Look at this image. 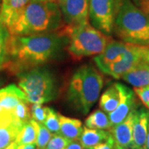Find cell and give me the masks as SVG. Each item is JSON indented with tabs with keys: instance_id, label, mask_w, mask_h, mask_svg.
Segmentation results:
<instances>
[{
	"instance_id": "6da1fadb",
	"label": "cell",
	"mask_w": 149,
	"mask_h": 149,
	"mask_svg": "<svg viewBox=\"0 0 149 149\" xmlns=\"http://www.w3.org/2000/svg\"><path fill=\"white\" fill-rule=\"evenodd\" d=\"M65 37L61 30L28 36L10 35L4 67L18 74L41 66L58 54Z\"/></svg>"
},
{
	"instance_id": "7a4b0ae2",
	"label": "cell",
	"mask_w": 149,
	"mask_h": 149,
	"mask_svg": "<svg viewBox=\"0 0 149 149\" xmlns=\"http://www.w3.org/2000/svg\"><path fill=\"white\" fill-rule=\"evenodd\" d=\"M64 27L56 1L31 0L7 29L12 36L57 32Z\"/></svg>"
},
{
	"instance_id": "3957f363",
	"label": "cell",
	"mask_w": 149,
	"mask_h": 149,
	"mask_svg": "<svg viewBox=\"0 0 149 149\" xmlns=\"http://www.w3.org/2000/svg\"><path fill=\"white\" fill-rule=\"evenodd\" d=\"M113 32L122 42L149 47V17L132 0H121Z\"/></svg>"
},
{
	"instance_id": "277c9868",
	"label": "cell",
	"mask_w": 149,
	"mask_h": 149,
	"mask_svg": "<svg viewBox=\"0 0 149 149\" xmlns=\"http://www.w3.org/2000/svg\"><path fill=\"white\" fill-rule=\"evenodd\" d=\"M104 78L91 65H82L70 80L67 98L73 106L83 113H88L100 95Z\"/></svg>"
},
{
	"instance_id": "5b68a950",
	"label": "cell",
	"mask_w": 149,
	"mask_h": 149,
	"mask_svg": "<svg viewBox=\"0 0 149 149\" xmlns=\"http://www.w3.org/2000/svg\"><path fill=\"white\" fill-rule=\"evenodd\" d=\"M62 34L68 38V52L74 60L97 56L105 48L111 38L90 22L74 27H64L61 29Z\"/></svg>"
},
{
	"instance_id": "8992f818",
	"label": "cell",
	"mask_w": 149,
	"mask_h": 149,
	"mask_svg": "<svg viewBox=\"0 0 149 149\" xmlns=\"http://www.w3.org/2000/svg\"><path fill=\"white\" fill-rule=\"evenodd\" d=\"M18 87L23 91L28 104H43L56 98L57 87L55 77L41 66L17 74Z\"/></svg>"
},
{
	"instance_id": "52a82bcc",
	"label": "cell",
	"mask_w": 149,
	"mask_h": 149,
	"mask_svg": "<svg viewBox=\"0 0 149 149\" xmlns=\"http://www.w3.org/2000/svg\"><path fill=\"white\" fill-rule=\"evenodd\" d=\"M121 0H90L89 20L96 29L110 36Z\"/></svg>"
},
{
	"instance_id": "ba28073f",
	"label": "cell",
	"mask_w": 149,
	"mask_h": 149,
	"mask_svg": "<svg viewBox=\"0 0 149 149\" xmlns=\"http://www.w3.org/2000/svg\"><path fill=\"white\" fill-rule=\"evenodd\" d=\"M147 47H141L130 44L128 51L117 61L102 66L99 69L104 74L114 79H121L123 74L128 72L134 65L143 61V56Z\"/></svg>"
},
{
	"instance_id": "9c48e42d",
	"label": "cell",
	"mask_w": 149,
	"mask_h": 149,
	"mask_svg": "<svg viewBox=\"0 0 149 149\" xmlns=\"http://www.w3.org/2000/svg\"><path fill=\"white\" fill-rule=\"evenodd\" d=\"M65 26L74 27L89 22L90 0H57Z\"/></svg>"
},
{
	"instance_id": "30bf717a",
	"label": "cell",
	"mask_w": 149,
	"mask_h": 149,
	"mask_svg": "<svg viewBox=\"0 0 149 149\" xmlns=\"http://www.w3.org/2000/svg\"><path fill=\"white\" fill-rule=\"evenodd\" d=\"M119 94V102L117 108L108 114L112 127L123 121L132 111L135 103V93L127 85L122 83H114Z\"/></svg>"
},
{
	"instance_id": "8fae6325",
	"label": "cell",
	"mask_w": 149,
	"mask_h": 149,
	"mask_svg": "<svg viewBox=\"0 0 149 149\" xmlns=\"http://www.w3.org/2000/svg\"><path fill=\"white\" fill-rule=\"evenodd\" d=\"M135 110L130 112L127 118L109 130L114 140L115 149H131L133 143V128Z\"/></svg>"
},
{
	"instance_id": "7c38bea8",
	"label": "cell",
	"mask_w": 149,
	"mask_h": 149,
	"mask_svg": "<svg viewBox=\"0 0 149 149\" xmlns=\"http://www.w3.org/2000/svg\"><path fill=\"white\" fill-rule=\"evenodd\" d=\"M22 125L14 120L12 113H0V149L15 142Z\"/></svg>"
},
{
	"instance_id": "4fadbf2b",
	"label": "cell",
	"mask_w": 149,
	"mask_h": 149,
	"mask_svg": "<svg viewBox=\"0 0 149 149\" xmlns=\"http://www.w3.org/2000/svg\"><path fill=\"white\" fill-rule=\"evenodd\" d=\"M149 112L141 109L135 110L133 128V143L131 149H145L148 136Z\"/></svg>"
},
{
	"instance_id": "5bb4252c",
	"label": "cell",
	"mask_w": 149,
	"mask_h": 149,
	"mask_svg": "<svg viewBox=\"0 0 149 149\" xmlns=\"http://www.w3.org/2000/svg\"><path fill=\"white\" fill-rule=\"evenodd\" d=\"M129 47V43L111 39L101 53L97 55L94 58V61L98 68H100L102 66L118 61L122 57L123 55L128 51Z\"/></svg>"
},
{
	"instance_id": "9a60e30c",
	"label": "cell",
	"mask_w": 149,
	"mask_h": 149,
	"mask_svg": "<svg viewBox=\"0 0 149 149\" xmlns=\"http://www.w3.org/2000/svg\"><path fill=\"white\" fill-rule=\"evenodd\" d=\"M0 90H1V97H0V111L1 112L12 113L14 108L20 102L27 101L25 94L17 85H8Z\"/></svg>"
},
{
	"instance_id": "2e32d148",
	"label": "cell",
	"mask_w": 149,
	"mask_h": 149,
	"mask_svg": "<svg viewBox=\"0 0 149 149\" xmlns=\"http://www.w3.org/2000/svg\"><path fill=\"white\" fill-rule=\"evenodd\" d=\"M0 22L7 28L15 21L17 17L31 0H1Z\"/></svg>"
},
{
	"instance_id": "e0dca14e",
	"label": "cell",
	"mask_w": 149,
	"mask_h": 149,
	"mask_svg": "<svg viewBox=\"0 0 149 149\" xmlns=\"http://www.w3.org/2000/svg\"><path fill=\"white\" fill-rule=\"evenodd\" d=\"M121 79L134 88H141L149 85V65L144 61L134 65L128 72L123 74Z\"/></svg>"
},
{
	"instance_id": "ac0fdd59",
	"label": "cell",
	"mask_w": 149,
	"mask_h": 149,
	"mask_svg": "<svg viewBox=\"0 0 149 149\" xmlns=\"http://www.w3.org/2000/svg\"><path fill=\"white\" fill-rule=\"evenodd\" d=\"M82 131L83 126L80 120L60 114V134L72 141L80 139Z\"/></svg>"
},
{
	"instance_id": "d6986e66",
	"label": "cell",
	"mask_w": 149,
	"mask_h": 149,
	"mask_svg": "<svg viewBox=\"0 0 149 149\" xmlns=\"http://www.w3.org/2000/svg\"><path fill=\"white\" fill-rule=\"evenodd\" d=\"M111 135L110 131L84 127L79 141L84 147V148L88 149L106 141Z\"/></svg>"
},
{
	"instance_id": "ffe728a7",
	"label": "cell",
	"mask_w": 149,
	"mask_h": 149,
	"mask_svg": "<svg viewBox=\"0 0 149 149\" xmlns=\"http://www.w3.org/2000/svg\"><path fill=\"white\" fill-rule=\"evenodd\" d=\"M119 102V94L115 84L108 87L100 96V108L107 114L110 113L116 108Z\"/></svg>"
},
{
	"instance_id": "44dd1931",
	"label": "cell",
	"mask_w": 149,
	"mask_h": 149,
	"mask_svg": "<svg viewBox=\"0 0 149 149\" xmlns=\"http://www.w3.org/2000/svg\"><path fill=\"white\" fill-rule=\"evenodd\" d=\"M85 125L87 128L94 129L110 130L112 128L108 114L101 109H96L91 113L85 119Z\"/></svg>"
},
{
	"instance_id": "7402d4cb",
	"label": "cell",
	"mask_w": 149,
	"mask_h": 149,
	"mask_svg": "<svg viewBox=\"0 0 149 149\" xmlns=\"http://www.w3.org/2000/svg\"><path fill=\"white\" fill-rule=\"evenodd\" d=\"M37 140V125L36 121L30 119L24 123L17 137L15 142L17 145L36 143Z\"/></svg>"
},
{
	"instance_id": "603a6c76",
	"label": "cell",
	"mask_w": 149,
	"mask_h": 149,
	"mask_svg": "<svg viewBox=\"0 0 149 149\" xmlns=\"http://www.w3.org/2000/svg\"><path fill=\"white\" fill-rule=\"evenodd\" d=\"M10 33L0 22V70L4 67L8 60V42Z\"/></svg>"
},
{
	"instance_id": "cb8c5ba5",
	"label": "cell",
	"mask_w": 149,
	"mask_h": 149,
	"mask_svg": "<svg viewBox=\"0 0 149 149\" xmlns=\"http://www.w3.org/2000/svg\"><path fill=\"white\" fill-rule=\"evenodd\" d=\"M27 101H21L12 112L13 118L21 125L28 122L31 118V110L28 107Z\"/></svg>"
},
{
	"instance_id": "d4e9b609",
	"label": "cell",
	"mask_w": 149,
	"mask_h": 149,
	"mask_svg": "<svg viewBox=\"0 0 149 149\" xmlns=\"http://www.w3.org/2000/svg\"><path fill=\"white\" fill-rule=\"evenodd\" d=\"M36 125H37L36 144L39 149H44L47 145L50 139H52L53 133H51L43 123L36 122Z\"/></svg>"
},
{
	"instance_id": "484cf974",
	"label": "cell",
	"mask_w": 149,
	"mask_h": 149,
	"mask_svg": "<svg viewBox=\"0 0 149 149\" xmlns=\"http://www.w3.org/2000/svg\"><path fill=\"white\" fill-rule=\"evenodd\" d=\"M43 124L53 134L60 133V113L55 111L53 109L49 108L47 116Z\"/></svg>"
},
{
	"instance_id": "4316f807",
	"label": "cell",
	"mask_w": 149,
	"mask_h": 149,
	"mask_svg": "<svg viewBox=\"0 0 149 149\" xmlns=\"http://www.w3.org/2000/svg\"><path fill=\"white\" fill-rule=\"evenodd\" d=\"M49 107L43 106V104H32L31 107V118L37 123H43L46 120Z\"/></svg>"
},
{
	"instance_id": "83f0119b",
	"label": "cell",
	"mask_w": 149,
	"mask_h": 149,
	"mask_svg": "<svg viewBox=\"0 0 149 149\" xmlns=\"http://www.w3.org/2000/svg\"><path fill=\"white\" fill-rule=\"evenodd\" d=\"M70 142V140L65 138L61 134L54 133L44 149H65Z\"/></svg>"
},
{
	"instance_id": "f1b7e54d",
	"label": "cell",
	"mask_w": 149,
	"mask_h": 149,
	"mask_svg": "<svg viewBox=\"0 0 149 149\" xmlns=\"http://www.w3.org/2000/svg\"><path fill=\"white\" fill-rule=\"evenodd\" d=\"M134 93L139 96L141 101L143 103L146 108L149 110V86L134 88Z\"/></svg>"
},
{
	"instance_id": "f546056e",
	"label": "cell",
	"mask_w": 149,
	"mask_h": 149,
	"mask_svg": "<svg viewBox=\"0 0 149 149\" xmlns=\"http://www.w3.org/2000/svg\"><path fill=\"white\" fill-rule=\"evenodd\" d=\"M88 149H115V145H114V140L113 139V136H110L106 141L97 144L95 146L92 147L91 148Z\"/></svg>"
},
{
	"instance_id": "4dcf8cb0",
	"label": "cell",
	"mask_w": 149,
	"mask_h": 149,
	"mask_svg": "<svg viewBox=\"0 0 149 149\" xmlns=\"http://www.w3.org/2000/svg\"><path fill=\"white\" fill-rule=\"evenodd\" d=\"M134 4L139 7L145 14L149 17V0H132Z\"/></svg>"
},
{
	"instance_id": "1f68e13d",
	"label": "cell",
	"mask_w": 149,
	"mask_h": 149,
	"mask_svg": "<svg viewBox=\"0 0 149 149\" xmlns=\"http://www.w3.org/2000/svg\"><path fill=\"white\" fill-rule=\"evenodd\" d=\"M65 149H85L84 147L82 146V144L80 143V142L78 140H72L70 141L69 143L67 144V146L65 148Z\"/></svg>"
},
{
	"instance_id": "d6a6232c",
	"label": "cell",
	"mask_w": 149,
	"mask_h": 149,
	"mask_svg": "<svg viewBox=\"0 0 149 149\" xmlns=\"http://www.w3.org/2000/svg\"><path fill=\"white\" fill-rule=\"evenodd\" d=\"M17 149H39L36 143L31 144H22V145H17Z\"/></svg>"
},
{
	"instance_id": "836d02e7",
	"label": "cell",
	"mask_w": 149,
	"mask_h": 149,
	"mask_svg": "<svg viewBox=\"0 0 149 149\" xmlns=\"http://www.w3.org/2000/svg\"><path fill=\"white\" fill-rule=\"evenodd\" d=\"M143 61L149 65V47H148L145 51V53L143 56Z\"/></svg>"
},
{
	"instance_id": "e575fe53",
	"label": "cell",
	"mask_w": 149,
	"mask_h": 149,
	"mask_svg": "<svg viewBox=\"0 0 149 149\" xmlns=\"http://www.w3.org/2000/svg\"><path fill=\"white\" fill-rule=\"evenodd\" d=\"M17 144L16 142H13L3 149H17Z\"/></svg>"
},
{
	"instance_id": "d590c367",
	"label": "cell",
	"mask_w": 149,
	"mask_h": 149,
	"mask_svg": "<svg viewBox=\"0 0 149 149\" xmlns=\"http://www.w3.org/2000/svg\"><path fill=\"white\" fill-rule=\"evenodd\" d=\"M145 149H149V122H148V136H147V140H146Z\"/></svg>"
},
{
	"instance_id": "8d00e7d4",
	"label": "cell",
	"mask_w": 149,
	"mask_h": 149,
	"mask_svg": "<svg viewBox=\"0 0 149 149\" xmlns=\"http://www.w3.org/2000/svg\"><path fill=\"white\" fill-rule=\"evenodd\" d=\"M37 1H56V0H37Z\"/></svg>"
},
{
	"instance_id": "74e56055",
	"label": "cell",
	"mask_w": 149,
	"mask_h": 149,
	"mask_svg": "<svg viewBox=\"0 0 149 149\" xmlns=\"http://www.w3.org/2000/svg\"><path fill=\"white\" fill-rule=\"evenodd\" d=\"M0 97H1V90H0ZM1 112V111H0Z\"/></svg>"
},
{
	"instance_id": "f35d334b",
	"label": "cell",
	"mask_w": 149,
	"mask_h": 149,
	"mask_svg": "<svg viewBox=\"0 0 149 149\" xmlns=\"http://www.w3.org/2000/svg\"><path fill=\"white\" fill-rule=\"evenodd\" d=\"M0 2H1V0H0Z\"/></svg>"
},
{
	"instance_id": "ab89813d",
	"label": "cell",
	"mask_w": 149,
	"mask_h": 149,
	"mask_svg": "<svg viewBox=\"0 0 149 149\" xmlns=\"http://www.w3.org/2000/svg\"><path fill=\"white\" fill-rule=\"evenodd\" d=\"M148 86H149V85H148Z\"/></svg>"
},
{
	"instance_id": "60d3db41",
	"label": "cell",
	"mask_w": 149,
	"mask_h": 149,
	"mask_svg": "<svg viewBox=\"0 0 149 149\" xmlns=\"http://www.w3.org/2000/svg\"></svg>"
}]
</instances>
